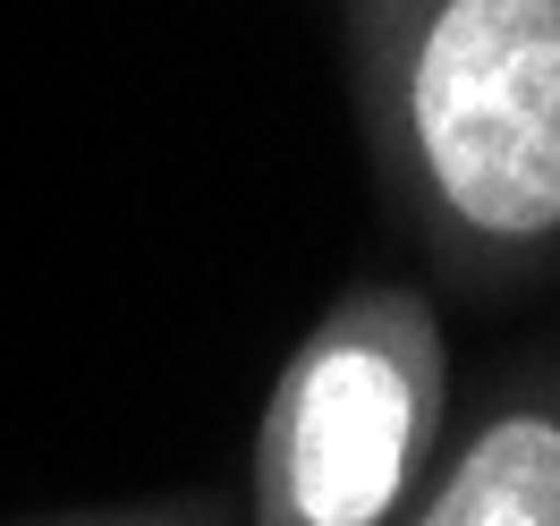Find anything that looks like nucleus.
I'll return each instance as SVG.
<instances>
[{
  "label": "nucleus",
  "mask_w": 560,
  "mask_h": 526,
  "mask_svg": "<svg viewBox=\"0 0 560 526\" xmlns=\"http://www.w3.org/2000/svg\"><path fill=\"white\" fill-rule=\"evenodd\" d=\"M357 119L458 272L560 246V0H340Z\"/></svg>",
  "instance_id": "f257e3e1"
},
{
  "label": "nucleus",
  "mask_w": 560,
  "mask_h": 526,
  "mask_svg": "<svg viewBox=\"0 0 560 526\" xmlns=\"http://www.w3.org/2000/svg\"><path fill=\"white\" fill-rule=\"evenodd\" d=\"M451 424V349L424 289H340L323 323L280 356L246 526H390L442 467Z\"/></svg>",
  "instance_id": "f03ea898"
},
{
  "label": "nucleus",
  "mask_w": 560,
  "mask_h": 526,
  "mask_svg": "<svg viewBox=\"0 0 560 526\" xmlns=\"http://www.w3.org/2000/svg\"><path fill=\"white\" fill-rule=\"evenodd\" d=\"M390 526H560V383L501 399Z\"/></svg>",
  "instance_id": "7ed1b4c3"
},
{
  "label": "nucleus",
  "mask_w": 560,
  "mask_h": 526,
  "mask_svg": "<svg viewBox=\"0 0 560 526\" xmlns=\"http://www.w3.org/2000/svg\"><path fill=\"white\" fill-rule=\"evenodd\" d=\"M35 526H238L221 492H162V501H128V510H69V518Z\"/></svg>",
  "instance_id": "20e7f679"
}]
</instances>
